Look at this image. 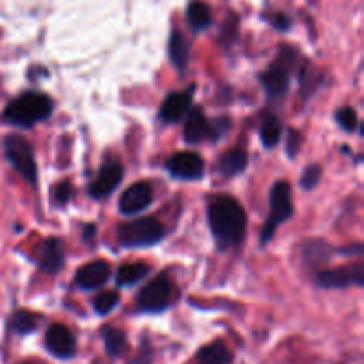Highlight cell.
<instances>
[{
	"instance_id": "obj_2",
	"label": "cell",
	"mask_w": 364,
	"mask_h": 364,
	"mask_svg": "<svg viewBox=\"0 0 364 364\" xmlns=\"http://www.w3.org/2000/svg\"><path fill=\"white\" fill-rule=\"evenodd\" d=\"M54 103L43 93H23L16 100H13L4 110V119L8 123L16 124V127H33V124L40 123V121L47 119L52 114Z\"/></svg>"
},
{
	"instance_id": "obj_26",
	"label": "cell",
	"mask_w": 364,
	"mask_h": 364,
	"mask_svg": "<svg viewBox=\"0 0 364 364\" xmlns=\"http://www.w3.org/2000/svg\"><path fill=\"white\" fill-rule=\"evenodd\" d=\"M117 303H119V295H117L116 291H105V293L96 297L95 307L100 315H107L117 306Z\"/></svg>"
},
{
	"instance_id": "obj_6",
	"label": "cell",
	"mask_w": 364,
	"mask_h": 364,
	"mask_svg": "<svg viewBox=\"0 0 364 364\" xmlns=\"http://www.w3.org/2000/svg\"><path fill=\"white\" fill-rule=\"evenodd\" d=\"M172 295V284L168 276H158L144 286L139 293V307L142 311H162L169 304Z\"/></svg>"
},
{
	"instance_id": "obj_13",
	"label": "cell",
	"mask_w": 364,
	"mask_h": 364,
	"mask_svg": "<svg viewBox=\"0 0 364 364\" xmlns=\"http://www.w3.org/2000/svg\"><path fill=\"white\" fill-rule=\"evenodd\" d=\"M262 82L263 88L266 89V93H269L272 98L283 96L284 93H286L288 84H290V71H288V66L277 59L276 64H272L265 73H263Z\"/></svg>"
},
{
	"instance_id": "obj_21",
	"label": "cell",
	"mask_w": 364,
	"mask_h": 364,
	"mask_svg": "<svg viewBox=\"0 0 364 364\" xmlns=\"http://www.w3.org/2000/svg\"><path fill=\"white\" fill-rule=\"evenodd\" d=\"M148 272H150V266L146 265V263H127L117 272L116 283L119 286H130V284L144 279L148 276Z\"/></svg>"
},
{
	"instance_id": "obj_15",
	"label": "cell",
	"mask_w": 364,
	"mask_h": 364,
	"mask_svg": "<svg viewBox=\"0 0 364 364\" xmlns=\"http://www.w3.org/2000/svg\"><path fill=\"white\" fill-rule=\"evenodd\" d=\"M213 135V127L206 121V117L203 116L201 109L190 110L189 119L185 123V130H183V137L189 144H197V142L204 141L206 137Z\"/></svg>"
},
{
	"instance_id": "obj_29",
	"label": "cell",
	"mask_w": 364,
	"mask_h": 364,
	"mask_svg": "<svg viewBox=\"0 0 364 364\" xmlns=\"http://www.w3.org/2000/svg\"><path fill=\"white\" fill-rule=\"evenodd\" d=\"M71 185H69V182H61L57 187L54 189V201L57 204H66L69 201V197H71Z\"/></svg>"
},
{
	"instance_id": "obj_25",
	"label": "cell",
	"mask_w": 364,
	"mask_h": 364,
	"mask_svg": "<svg viewBox=\"0 0 364 364\" xmlns=\"http://www.w3.org/2000/svg\"><path fill=\"white\" fill-rule=\"evenodd\" d=\"M262 142L266 148H274L281 137V123L276 116H266L262 124Z\"/></svg>"
},
{
	"instance_id": "obj_4",
	"label": "cell",
	"mask_w": 364,
	"mask_h": 364,
	"mask_svg": "<svg viewBox=\"0 0 364 364\" xmlns=\"http://www.w3.org/2000/svg\"><path fill=\"white\" fill-rule=\"evenodd\" d=\"M4 151L16 172L23 180H27L30 185H34L37 180V165L34 160L33 148L27 142V139L20 137V135H8L4 141Z\"/></svg>"
},
{
	"instance_id": "obj_8",
	"label": "cell",
	"mask_w": 364,
	"mask_h": 364,
	"mask_svg": "<svg viewBox=\"0 0 364 364\" xmlns=\"http://www.w3.org/2000/svg\"><path fill=\"white\" fill-rule=\"evenodd\" d=\"M318 284L324 288H343L348 284H363L364 283V269L363 263H356L352 266H343L336 270H324L317 277Z\"/></svg>"
},
{
	"instance_id": "obj_27",
	"label": "cell",
	"mask_w": 364,
	"mask_h": 364,
	"mask_svg": "<svg viewBox=\"0 0 364 364\" xmlns=\"http://www.w3.org/2000/svg\"><path fill=\"white\" fill-rule=\"evenodd\" d=\"M322 178V168L320 165H310V168H306V171H304L303 178H300V185H303V189H315V187L318 185V182H320Z\"/></svg>"
},
{
	"instance_id": "obj_5",
	"label": "cell",
	"mask_w": 364,
	"mask_h": 364,
	"mask_svg": "<svg viewBox=\"0 0 364 364\" xmlns=\"http://www.w3.org/2000/svg\"><path fill=\"white\" fill-rule=\"evenodd\" d=\"M293 215V204H291V189L286 182H277L270 192V215L266 218L265 228L262 233V242H266L276 233L277 226Z\"/></svg>"
},
{
	"instance_id": "obj_10",
	"label": "cell",
	"mask_w": 364,
	"mask_h": 364,
	"mask_svg": "<svg viewBox=\"0 0 364 364\" xmlns=\"http://www.w3.org/2000/svg\"><path fill=\"white\" fill-rule=\"evenodd\" d=\"M45 345L50 350L54 356L62 357H71L75 353V348H77V343H75V336L71 334L66 325L55 324L52 325L47 331V336H45Z\"/></svg>"
},
{
	"instance_id": "obj_1",
	"label": "cell",
	"mask_w": 364,
	"mask_h": 364,
	"mask_svg": "<svg viewBox=\"0 0 364 364\" xmlns=\"http://www.w3.org/2000/svg\"><path fill=\"white\" fill-rule=\"evenodd\" d=\"M211 233L221 247H231L242 240L245 233V211L233 197H217L208 210Z\"/></svg>"
},
{
	"instance_id": "obj_7",
	"label": "cell",
	"mask_w": 364,
	"mask_h": 364,
	"mask_svg": "<svg viewBox=\"0 0 364 364\" xmlns=\"http://www.w3.org/2000/svg\"><path fill=\"white\" fill-rule=\"evenodd\" d=\"M121 180H123V165L116 160L107 162V164L102 165L98 176L89 185V194H91V197L102 199L119 185Z\"/></svg>"
},
{
	"instance_id": "obj_28",
	"label": "cell",
	"mask_w": 364,
	"mask_h": 364,
	"mask_svg": "<svg viewBox=\"0 0 364 364\" xmlns=\"http://www.w3.org/2000/svg\"><path fill=\"white\" fill-rule=\"evenodd\" d=\"M338 123L341 124V128L343 130H346V131H353L356 130V127H357V114H356V110L353 109H350V107H343L341 110H339L338 112Z\"/></svg>"
},
{
	"instance_id": "obj_3",
	"label": "cell",
	"mask_w": 364,
	"mask_h": 364,
	"mask_svg": "<svg viewBox=\"0 0 364 364\" xmlns=\"http://www.w3.org/2000/svg\"><path fill=\"white\" fill-rule=\"evenodd\" d=\"M164 226L153 217H142L131 223L121 224L117 240L123 247H148L155 245L164 237Z\"/></svg>"
},
{
	"instance_id": "obj_17",
	"label": "cell",
	"mask_w": 364,
	"mask_h": 364,
	"mask_svg": "<svg viewBox=\"0 0 364 364\" xmlns=\"http://www.w3.org/2000/svg\"><path fill=\"white\" fill-rule=\"evenodd\" d=\"M231 360H233V353L223 341L210 343L197 353L199 364H231Z\"/></svg>"
},
{
	"instance_id": "obj_12",
	"label": "cell",
	"mask_w": 364,
	"mask_h": 364,
	"mask_svg": "<svg viewBox=\"0 0 364 364\" xmlns=\"http://www.w3.org/2000/svg\"><path fill=\"white\" fill-rule=\"evenodd\" d=\"M110 276V265L103 259H96V262L88 263L78 272L75 274V283L77 286L84 288V290H95V288L103 286Z\"/></svg>"
},
{
	"instance_id": "obj_14",
	"label": "cell",
	"mask_w": 364,
	"mask_h": 364,
	"mask_svg": "<svg viewBox=\"0 0 364 364\" xmlns=\"http://www.w3.org/2000/svg\"><path fill=\"white\" fill-rule=\"evenodd\" d=\"M192 91H194V88L187 89V91L171 93V95L165 98V102L162 103V109H160L162 119L168 121V123H176V121L182 119L190 107Z\"/></svg>"
},
{
	"instance_id": "obj_16",
	"label": "cell",
	"mask_w": 364,
	"mask_h": 364,
	"mask_svg": "<svg viewBox=\"0 0 364 364\" xmlns=\"http://www.w3.org/2000/svg\"><path fill=\"white\" fill-rule=\"evenodd\" d=\"M64 265V249L57 238L45 240L40 254V269L47 274H57Z\"/></svg>"
},
{
	"instance_id": "obj_30",
	"label": "cell",
	"mask_w": 364,
	"mask_h": 364,
	"mask_svg": "<svg viewBox=\"0 0 364 364\" xmlns=\"http://www.w3.org/2000/svg\"><path fill=\"white\" fill-rule=\"evenodd\" d=\"M299 146H300V134L299 131H290L288 135V153L290 157H295V153L299 151Z\"/></svg>"
},
{
	"instance_id": "obj_24",
	"label": "cell",
	"mask_w": 364,
	"mask_h": 364,
	"mask_svg": "<svg viewBox=\"0 0 364 364\" xmlns=\"http://www.w3.org/2000/svg\"><path fill=\"white\" fill-rule=\"evenodd\" d=\"M37 325V317L30 311L25 310H18L15 315L11 317V329L18 334H29L36 329Z\"/></svg>"
},
{
	"instance_id": "obj_18",
	"label": "cell",
	"mask_w": 364,
	"mask_h": 364,
	"mask_svg": "<svg viewBox=\"0 0 364 364\" xmlns=\"http://www.w3.org/2000/svg\"><path fill=\"white\" fill-rule=\"evenodd\" d=\"M189 41L183 36L180 30H175L169 41V54H171V61L180 71H185L187 62H189Z\"/></svg>"
},
{
	"instance_id": "obj_9",
	"label": "cell",
	"mask_w": 364,
	"mask_h": 364,
	"mask_svg": "<svg viewBox=\"0 0 364 364\" xmlns=\"http://www.w3.org/2000/svg\"><path fill=\"white\" fill-rule=\"evenodd\" d=\"M168 171L182 180H196L203 175V158L194 151H180L168 160Z\"/></svg>"
},
{
	"instance_id": "obj_11",
	"label": "cell",
	"mask_w": 364,
	"mask_h": 364,
	"mask_svg": "<svg viewBox=\"0 0 364 364\" xmlns=\"http://www.w3.org/2000/svg\"><path fill=\"white\" fill-rule=\"evenodd\" d=\"M151 199H153V190H151L150 183H135V185L128 187L121 196L119 210L127 215H134L144 210L151 203Z\"/></svg>"
},
{
	"instance_id": "obj_31",
	"label": "cell",
	"mask_w": 364,
	"mask_h": 364,
	"mask_svg": "<svg viewBox=\"0 0 364 364\" xmlns=\"http://www.w3.org/2000/svg\"><path fill=\"white\" fill-rule=\"evenodd\" d=\"M276 25L279 27V29H286V27L290 25V22H288V18H286V16L279 15V16H277V22H276Z\"/></svg>"
},
{
	"instance_id": "obj_20",
	"label": "cell",
	"mask_w": 364,
	"mask_h": 364,
	"mask_svg": "<svg viewBox=\"0 0 364 364\" xmlns=\"http://www.w3.org/2000/svg\"><path fill=\"white\" fill-rule=\"evenodd\" d=\"M304 258L310 265H324L332 256V247L324 240H313L304 244Z\"/></svg>"
},
{
	"instance_id": "obj_22",
	"label": "cell",
	"mask_w": 364,
	"mask_h": 364,
	"mask_svg": "<svg viewBox=\"0 0 364 364\" xmlns=\"http://www.w3.org/2000/svg\"><path fill=\"white\" fill-rule=\"evenodd\" d=\"M187 22L192 27L194 30H203L206 29L211 23V13L204 2H192L187 9Z\"/></svg>"
},
{
	"instance_id": "obj_23",
	"label": "cell",
	"mask_w": 364,
	"mask_h": 364,
	"mask_svg": "<svg viewBox=\"0 0 364 364\" xmlns=\"http://www.w3.org/2000/svg\"><path fill=\"white\" fill-rule=\"evenodd\" d=\"M103 341H105V350L110 356L117 357L123 353V350L127 348V336L123 331L116 327H105L103 329Z\"/></svg>"
},
{
	"instance_id": "obj_19",
	"label": "cell",
	"mask_w": 364,
	"mask_h": 364,
	"mask_svg": "<svg viewBox=\"0 0 364 364\" xmlns=\"http://www.w3.org/2000/svg\"><path fill=\"white\" fill-rule=\"evenodd\" d=\"M247 165V153L244 150H230L218 160L217 169L224 176H235L242 172Z\"/></svg>"
}]
</instances>
